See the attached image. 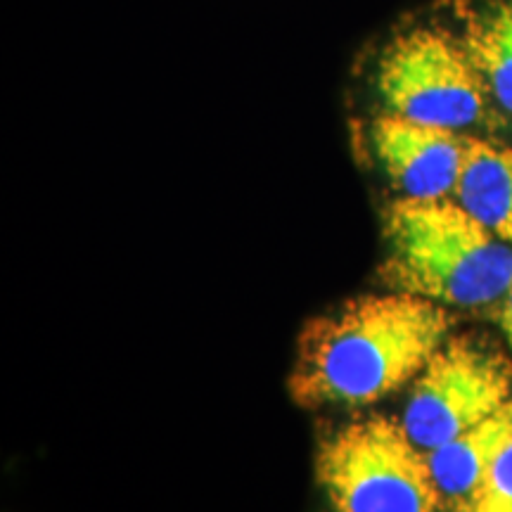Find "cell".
<instances>
[{
    "instance_id": "cell-10",
    "label": "cell",
    "mask_w": 512,
    "mask_h": 512,
    "mask_svg": "<svg viewBox=\"0 0 512 512\" xmlns=\"http://www.w3.org/2000/svg\"><path fill=\"white\" fill-rule=\"evenodd\" d=\"M465 512H512V444L489 467Z\"/></svg>"
},
{
    "instance_id": "cell-8",
    "label": "cell",
    "mask_w": 512,
    "mask_h": 512,
    "mask_svg": "<svg viewBox=\"0 0 512 512\" xmlns=\"http://www.w3.org/2000/svg\"><path fill=\"white\" fill-rule=\"evenodd\" d=\"M458 22L494 110L512 117V0H460Z\"/></svg>"
},
{
    "instance_id": "cell-7",
    "label": "cell",
    "mask_w": 512,
    "mask_h": 512,
    "mask_svg": "<svg viewBox=\"0 0 512 512\" xmlns=\"http://www.w3.org/2000/svg\"><path fill=\"white\" fill-rule=\"evenodd\" d=\"M512 444V399L475 427L427 453L444 512H465L489 467Z\"/></svg>"
},
{
    "instance_id": "cell-2",
    "label": "cell",
    "mask_w": 512,
    "mask_h": 512,
    "mask_svg": "<svg viewBox=\"0 0 512 512\" xmlns=\"http://www.w3.org/2000/svg\"><path fill=\"white\" fill-rule=\"evenodd\" d=\"M380 275L394 292L458 311H496L512 285V245L453 197H399L384 211Z\"/></svg>"
},
{
    "instance_id": "cell-3",
    "label": "cell",
    "mask_w": 512,
    "mask_h": 512,
    "mask_svg": "<svg viewBox=\"0 0 512 512\" xmlns=\"http://www.w3.org/2000/svg\"><path fill=\"white\" fill-rule=\"evenodd\" d=\"M330 512H444L427 453L401 420L370 415L332 432L316 453Z\"/></svg>"
},
{
    "instance_id": "cell-11",
    "label": "cell",
    "mask_w": 512,
    "mask_h": 512,
    "mask_svg": "<svg viewBox=\"0 0 512 512\" xmlns=\"http://www.w3.org/2000/svg\"><path fill=\"white\" fill-rule=\"evenodd\" d=\"M494 316L498 320V328H501L503 337H505V344H508L510 354H512V285L508 294H505V299L501 304H498V309L494 311Z\"/></svg>"
},
{
    "instance_id": "cell-6",
    "label": "cell",
    "mask_w": 512,
    "mask_h": 512,
    "mask_svg": "<svg viewBox=\"0 0 512 512\" xmlns=\"http://www.w3.org/2000/svg\"><path fill=\"white\" fill-rule=\"evenodd\" d=\"M370 143L384 176L401 197H453L463 169L467 133L384 112L370 126Z\"/></svg>"
},
{
    "instance_id": "cell-1",
    "label": "cell",
    "mask_w": 512,
    "mask_h": 512,
    "mask_svg": "<svg viewBox=\"0 0 512 512\" xmlns=\"http://www.w3.org/2000/svg\"><path fill=\"white\" fill-rule=\"evenodd\" d=\"M451 309L406 292L366 294L306 325L290 375L304 408H363L415 380L451 337Z\"/></svg>"
},
{
    "instance_id": "cell-5",
    "label": "cell",
    "mask_w": 512,
    "mask_h": 512,
    "mask_svg": "<svg viewBox=\"0 0 512 512\" xmlns=\"http://www.w3.org/2000/svg\"><path fill=\"white\" fill-rule=\"evenodd\" d=\"M510 399L512 358L486 339L448 337L413 380L401 425L430 453Z\"/></svg>"
},
{
    "instance_id": "cell-9",
    "label": "cell",
    "mask_w": 512,
    "mask_h": 512,
    "mask_svg": "<svg viewBox=\"0 0 512 512\" xmlns=\"http://www.w3.org/2000/svg\"><path fill=\"white\" fill-rule=\"evenodd\" d=\"M453 200L512 245V147L467 136Z\"/></svg>"
},
{
    "instance_id": "cell-4",
    "label": "cell",
    "mask_w": 512,
    "mask_h": 512,
    "mask_svg": "<svg viewBox=\"0 0 512 512\" xmlns=\"http://www.w3.org/2000/svg\"><path fill=\"white\" fill-rule=\"evenodd\" d=\"M375 88L387 114L460 133L494 110L456 31L427 24L401 31L384 46Z\"/></svg>"
}]
</instances>
